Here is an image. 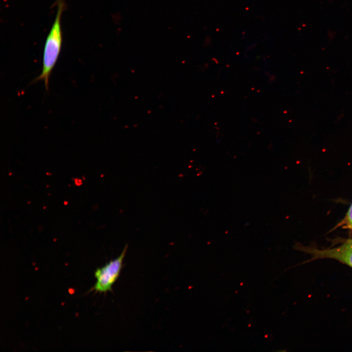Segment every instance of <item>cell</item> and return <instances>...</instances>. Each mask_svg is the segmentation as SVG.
<instances>
[{"mask_svg":"<svg viewBox=\"0 0 352 352\" xmlns=\"http://www.w3.org/2000/svg\"><path fill=\"white\" fill-rule=\"evenodd\" d=\"M65 8L64 1L58 0L56 17L44 44L42 72L33 81L34 83L43 81L46 90L48 89L49 77L61 49L63 36L61 22Z\"/></svg>","mask_w":352,"mask_h":352,"instance_id":"6da1fadb","label":"cell"},{"mask_svg":"<svg viewBox=\"0 0 352 352\" xmlns=\"http://www.w3.org/2000/svg\"><path fill=\"white\" fill-rule=\"evenodd\" d=\"M128 248L126 245L120 255L94 272L96 283L92 288L95 292L106 293L111 291L112 286L120 276L123 266V260Z\"/></svg>","mask_w":352,"mask_h":352,"instance_id":"7a4b0ae2","label":"cell"},{"mask_svg":"<svg viewBox=\"0 0 352 352\" xmlns=\"http://www.w3.org/2000/svg\"><path fill=\"white\" fill-rule=\"evenodd\" d=\"M296 247L297 250L310 256V259L307 262L322 259H331L352 268V239H348L339 246L330 248L319 249L302 245H297Z\"/></svg>","mask_w":352,"mask_h":352,"instance_id":"3957f363","label":"cell"},{"mask_svg":"<svg viewBox=\"0 0 352 352\" xmlns=\"http://www.w3.org/2000/svg\"><path fill=\"white\" fill-rule=\"evenodd\" d=\"M337 227L352 229V204L344 218L338 224Z\"/></svg>","mask_w":352,"mask_h":352,"instance_id":"277c9868","label":"cell"}]
</instances>
